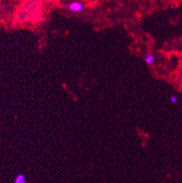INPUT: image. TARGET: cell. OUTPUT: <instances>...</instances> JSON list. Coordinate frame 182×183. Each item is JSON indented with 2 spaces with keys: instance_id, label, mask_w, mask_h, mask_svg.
<instances>
[{
  "instance_id": "6da1fadb",
  "label": "cell",
  "mask_w": 182,
  "mask_h": 183,
  "mask_svg": "<svg viewBox=\"0 0 182 183\" xmlns=\"http://www.w3.org/2000/svg\"><path fill=\"white\" fill-rule=\"evenodd\" d=\"M84 5L80 2H72L68 5V10L71 12H74V13H79L83 11Z\"/></svg>"
},
{
  "instance_id": "7a4b0ae2",
  "label": "cell",
  "mask_w": 182,
  "mask_h": 183,
  "mask_svg": "<svg viewBox=\"0 0 182 183\" xmlns=\"http://www.w3.org/2000/svg\"><path fill=\"white\" fill-rule=\"evenodd\" d=\"M144 61L145 63H147V64H150V65H152L155 61V55L153 54H149L146 57H145L144 58Z\"/></svg>"
},
{
  "instance_id": "3957f363",
  "label": "cell",
  "mask_w": 182,
  "mask_h": 183,
  "mask_svg": "<svg viewBox=\"0 0 182 183\" xmlns=\"http://www.w3.org/2000/svg\"><path fill=\"white\" fill-rule=\"evenodd\" d=\"M15 183H25V176L22 174H20L16 177Z\"/></svg>"
},
{
  "instance_id": "277c9868",
  "label": "cell",
  "mask_w": 182,
  "mask_h": 183,
  "mask_svg": "<svg viewBox=\"0 0 182 183\" xmlns=\"http://www.w3.org/2000/svg\"><path fill=\"white\" fill-rule=\"evenodd\" d=\"M170 101L172 104H176L178 102V98L175 95H172L170 97Z\"/></svg>"
}]
</instances>
